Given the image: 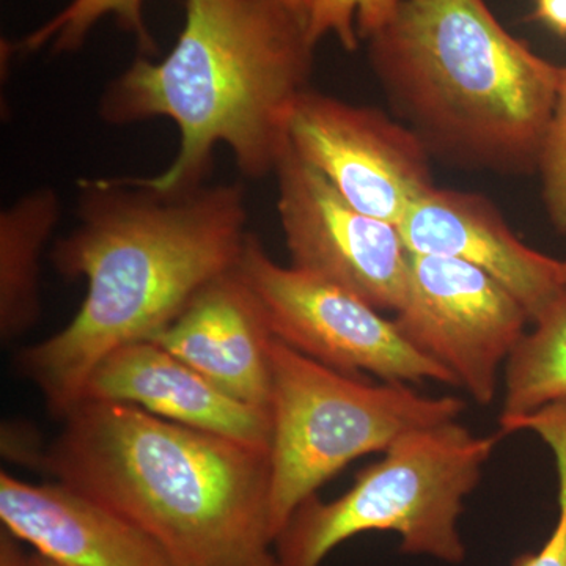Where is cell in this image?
<instances>
[{"label": "cell", "mask_w": 566, "mask_h": 566, "mask_svg": "<svg viewBox=\"0 0 566 566\" xmlns=\"http://www.w3.org/2000/svg\"><path fill=\"white\" fill-rule=\"evenodd\" d=\"M77 189V226L55 241L51 260L66 279L84 277L87 296L62 331L18 357L61 419L104 357L166 329L203 286L237 268L249 237L238 182L166 192L122 177Z\"/></svg>", "instance_id": "obj_1"}, {"label": "cell", "mask_w": 566, "mask_h": 566, "mask_svg": "<svg viewBox=\"0 0 566 566\" xmlns=\"http://www.w3.org/2000/svg\"><path fill=\"white\" fill-rule=\"evenodd\" d=\"M275 175L290 266L395 314L403 303L411 255L398 227L357 211L292 147Z\"/></svg>", "instance_id": "obj_9"}, {"label": "cell", "mask_w": 566, "mask_h": 566, "mask_svg": "<svg viewBox=\"0 0 566 566\" xmlns=\"http://www.w3.org/2000/svg\"><path fill=\"white\" fill-rule=\"evenodd\" d=\"M185 28L159 62L137 59L104 92L109 125L169 118L180 133L172 164L140 177L159 191L205 185L226 145L249 178L275 174L290 118L308 88L307 22L277 0H185Z\"/></svg>", "instance_id": "obj_3"}, {"label": "cell", "mask_w": 566, "mask_h": 566, "mask_svg": "<svg viewBox=\"0 0 566 566\" xmlns=\"http://www.w3.org/2000/svg\"><path fill=\"white\" fill-rule=\"evenodd\" d=\"M273 340L262 304L237 268L203 286L151 338L223 392L268 411Z\"/></svg>", "instance_id": "obj_13"}, {"label": "cell", "mask_w": 566, "mask_h": 566, "mask_svg": "<svg viewBox=\"0 0 566 566\" xmlns=\"http://www.w3.org/2000/svg\"><path fill=\"white\" fill-rule=\"evenodd\" d=\"M535 18L558 35L566 36V0H536Z\"/></svg>", "instance_id": "obj_21"}, {"label": "cell", "mask_w": 566, "mask_h": 566, "mask_svg": "<svg viewBox=\"0 0 566 566\" xmlns=\"http://www.w3.org/2000/svg\"><path fill=\"white\" fill-rule=\"evenodd\" d=\"M61 214L57 193L44 188L21 197L0 214V334L3 342L24 334L39 319L41 252Z\"/></svg>", "instance_id": "obj_15"}, {"label": "cell", "mask_w": 566, "mask_h": 566, "mask_svg": "<svg viewBox=\"0 0 566 566\" xmlns=\"http://www.w3.org/2000/svg\"><path fill=\"white\" fill-rule=\"evenodd\" d=\"M290 147L357 211L398 226L434 188L424 144L382 112L307 91L290 118Z\"/></svg>", "instance_id": "obj_10"}, {"label": "cell", "mask_w": 566, "mask_h": 566, "mask_svg": "<svg viewBox=\"0 0 566 566\" xmlns=\"http://www.w3.org/2000/svg\"><path fill=\"white\" fill-rule=\"evenodd\" d=\"M3 531L65 566H174L161 546L106 506L62 483L0 474Z\"/></svg>", "instance_id": "obj_14"}, {"label": "cell", "mask_w": 566, "mask_h": 566, "mask_svg": "<svg viewBox=\"0 0 566 566\" xmlns=\"http://www.w3.org/2000/svg\"><path fill=\"white\" fill-rule=\"evenodd\" d=\"M560 277L564 285H566V262H560Z\"/></svg>", "instance_id": "obj_25"}, {"label": "cell", "mask_w": 566, "mask_h": 566, "mask_svg": "<svg viewBox=\"0 0 566 566\" xmlns=\"http://www.w3.org/2000/svg\"><path fill=\"white\" fill-rule=\"evenodd\" d=\"M406 0H308L307 33L312 43L335 35L345 50L370 40L394 20Z\"/></svg>", "instance_id": "obj_18"}, {"label": "cell", "mask_w": 566, "mask_h": 566, "mask_svg": "<svg viewBox=\"0 0 566 566\" xmlns=\"http://www.w3.org/2000/svg\"><path fill=\"white\" fill-rule=\"evenodd\" d=\"M237 271L262 304L274 337L316 363L382 381L457 386L444 367L406 340L394 319L333 283L275 263L251 233Z\"/></svg>", "instance_id": "obj_7"}, {"label": "cell", "mask_w": 566, "mask_h": 566, "mask_svg": "<svg viewBox=\"0 0 566 566\" xmlns=\"http://www.w3.org/2000/svg\"><path fill=\"white\" fill-rule=\"evenodd\" d=\"M453 395L428 397L405 382L374 385L271 345L270 527L277 538L294 510L342 469L422 428L458 420Z\"/></svg>", "instance_id": "obj_6"}, {"label": "cell", "mask_w": 566, "mask_h": 566, "mask_svg": "<svg viewBox=\"0 0 566 566\" xmlns=\"http://www.w3.org/2000/svg\"><path fill=\"white\" fill-rule=\"evenodd\" d=\"M33 464L151 536L174 566H275L270 450L82 400Z\"/></svg>", "instance_id": "obj_2"}, {"label": "cell", "mask_w": 566, "mask_h": 566, "mask_svg": "<svg viewBox=\"0 0 566 566\" xmlns=\"http://www.w3.org/2000/svg\"><path fill=\"white\" fill-rule=\"evenodd\" d=\"M499 436H476L458 420L412 431L357 474L331 502L312 495L274 539L275 566H319L331 551L367 532L400 535L401 553L464 562L460 523Z\"/></svg>", "instance_id": "obj_5"}, {"label": "cell", "mask_w": 566, "mask_h": 566, "mask_svg": "<svg viewBox=\"0 0 566 566\" xmlns=\"http://www.w3.org/2000/svg\"><path fill=\"white\" fill-rule=\"evenodd\" d=\"M412 253L447 256L480 268L535 318L564 289L560 260L524 244L486 200L431 188L398 223Z\"/></svg>", "instance_id": "obj_11"}, {"label": "cell", "mask_w": 566, "mask_h": 566, "mask_svg": "<svg viewBox=\"0 0 566 566\" xmlns=\"http://www.w3.org/2000/svg\"><path fill=\"white\" fill-rule=\"evenodd\" d=\"M145 0H71L46 24L41 25L22 41V51H39L43 46L61 52L80 50L92 29L111 14L126 32L133 33L145 55L156 51L155 40L144 18Z\"/></svg>", "instance_id": "obj_17"}, {"label": "cell", "mask_w": 566, "mask_h": 566, "mask_svg": "<svg viewBox=\"0 0 566 566\" xmlns=\"http://www.w3.org/2000/svg\"><path fill=\"white\" fill-rule=\"evenodd\" d=\"M543 196L551 221L566 233V69H562L556 106L538 155Z\"/></svg>", "instance_id": "obj_20"}, {"label": "cell", "mask_w": 566, "mask_h": 566, "mask_svg": "<svg viewBox=\"0 0 566 566\" xmlns=\"http://www.w3.org/2000/svg\"><path fill=\"white\" fill-rule=\"evenodd\" d=\"M0 566H29V556L22 553L20 539L7 531L0 534Z\"/></svg>", "instance_id": "obj_22"}, {"label": "cell", "mask_w": 566, "mask_h": 566, "mask_svg": "<svg viewBox=\"0 0 566 566\" xmlns=\"http://www.w3.org/2000/svg\"><path fill=\"white\" fill-rule=\"evenodd\" d=\"M277 2H281L282 6L294 11V13L300 14L307 22L308 0H277Z\"/></svg>", "instance_id": "obj_23"}, {"label": "cell", "mask_w": 566, "mask_h": 566, "mask_svg": "<svg viewBox=\"0 0 566 566\" xmlns=\"http://www.w3.org/2000/svg\"><path fill=\"white\" fill-rule=\"evenodd\" d=\"M82 400L134 405L153 416L270 450V411L243 403L156 342L122 346L96 365Z\"/></svg>", "instance_id": "obj_12"}, {"label": "cell", "mask_w": 566, "mask_h": 566, "mask_svg": "<svg viewBox=\"0 0 566 566\" xmlns=\"http://www.w3.org/2000/svg\"><path fill=\"white\" fill-rule=\"evenodd\" d=\"M371 62L423 144L461 161H538L562 69L515 39L485 0H406Z\"/></svg>", "instance_id": "obj_4"}, {"label": "cell", "mask_w": 566, "mask_h": 566, "mask_svg": "<svg viewBox=\"0 0 566 566\" xmlns=\"http://www.w3.org/2000/svg\"><path fill=\"white\" fill-rule=\"evenodd\" d=\"M29 566H65L59 564V562L52 560L50 557L41 556V554L35 553L29 556Z\"/></svg>", "instance_id": "obj_24"}, {"label": "cell", "mask_w": 566, "mask_h": 566, "mask_svg": "<svg viewBox=\"0 0 566 566\" xmlns=\"http://www.w3.org/2000/svg\"><path fill=\"white\" fill-rule=\"evenodd\" d=\"M394 322L417 352L444 367L476 403L488 406L531 316L474 264L411 252L403 303Z\"/></svg>", "instance_id": "obj_8"}, {"label": "cell", "mask_w": 566, "mask_h": 566, "mask_svg": "<svg viewBox=\"0 0 566 566\" xmlns=\"http://www.w3.org/2000/svg\"><path fill=\"white\" fill-rule=\"evenodd\" d=\"M517 427L534 431L553 450L558 475V516L542 549L521 554L512 566H566V400L524 416Z\"/></svg>", "instance_id": "obj_19"}, {"label": "cell", "mask_w": 566, "mask_h": 566, "mask_svg": "<svg viewBox=\"0 0 566 566\" xmlns=\"http://www.w3.org/2000/svg\"><path fill=\"white\" fill-rule=\"evenodd\" d=\"M532 324L504 367L501 427L566 400V285Z\"/></svg>", "instance_id": "obj_16"}]
</instances>
